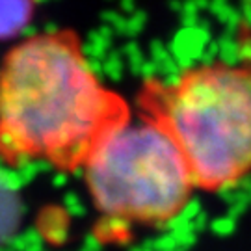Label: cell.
<instances>
[{
    "label": "cell",
    "instance_id": "1",
    "mask_svg": "<svg viewBox=\"0 0 251 251\" xmlns=\"http://www.w3.org/2000/svg\"><path fill=\"white\" fill-rule=\"evenodd\" d=\"M130 106L90 65L73 30L34 34L0 63V158L84 170Z\"/></svg>",
    "mask_w": 251,
    "mask_h": 251
},
{
    "label": "cell",
    "instance_id": "2",
    "mask_svg": "<svg viewBox=\"0 0 251 251\" xmlns=\"http://www.w3.org/2000/svg\"><path fill=\"white\" fill-rule=\"evenodd\" d=\"M142 116L168 132L198 192H224L251 175V62L190 65L138 95Z\"/></svg>",
    "mask_w": 251,
    "mask_h": 251
},
{
    "label": "cell",
    "instance_id": "3",
    "mask_svg": "<svg viewBox=\"0 0 251 251\" xmlns=\"http://www.w3.org/2000/svg\"><path fill=\"white\" fill-rule=\"evenodd\" d=\"M82 171L95 208L121 224H170L198 192L177 145L145 116L104 138Z\"/></svg>",
    "mask_w": 251,
    "mask_h": 251
},
{
    "label": "cell",
    "instance_id": "4",
    "mask_svg": "<svg viewBox=\"0 0 251 251\" xmlns=\"http://www.w3.org/2000/svg\"><path fill=\"white\" fill-rule=\"evenodd\" d=\"M37 0H0V41L17 37L36 13Z\"/></svg>",
    "mask_w": 251,
    "mask_h": 251
},
{
    "label": "cell",
    "instance_id": "5",
    "mask_svg": "<svg viewBox=\"0 0 251 251\" xmlns=\"http://www.w3.org/2000/svg\"><path fill=\"white\" fill-rule=\"evenodd\" d=\"M21 201L15 190L0 179V244L15 234L21 222Z\"/></svg>",
    "mask_w": 251,
    "mask_h": 251
}]
</instances>
